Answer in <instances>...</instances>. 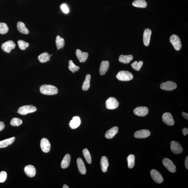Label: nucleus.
<instances>
[{
  "label": "nucleus",
  "mask_w": 188,
  "mask_h": 188,
  "mask_svg": "<svg viewBox=\"0 0 188 188\" xmlns=\"http://www.w3.org/2000/svg\"><path fill=\"white\" fill-rule=\"evenodd\" d=\"M148 113V109L146 107H138L136 108L134 111V114L140 116H145Z\"/></svg>",
  "instance_id": "13"
},
{
  "label": "nucleus",
  "mask_w": 188,
  "mask_h": 188,
  "mask_svg": "<svg viewBox=\"0 0 188 188\" xmlns=\"http://www.w3.org/2000/svg\"><path fill=\"white\" fill-rule=\"evenodd\" d=\"M5 127V125L4 123L2 122H0V132L3 130Z\"/></svg>",
  "instance_id": "40"
},
{
  "label": "nucleus",
  "mask_w": 188,
  "mask_h": 188,
  "mask_svg": "<svg viewBox=\"0 0 188 188\" xmlns=\"http://www.w3.org/2000/svg\"><path fill=\"white\" fill-rule=\"evenodd\" d=\"M7 177V174L5 171H1L0 172V183H3L6 180Z\"/></svg>",
  "instance_id": "38"
},
{
  "label": "nucleus",
  "mask_w": 188,
  "mask_h": 188,
  "mask_svg": "<svg viewBox=\"0 0 188 188\" xmlns=\"http://www.w3.org/2000/svg\"><path fill=\"white\" fill-rule=\"evenodd\" d=\"M40 93L47 95H54L57 94L58 89L55 86L50 85H43L40 88Z\"/></svg>",
  "instance_id": "1"
},
{
  "label": "nucleus",
  "mask_w": 188,
  "mask_h": 188,
  "mask_svg": "<svg viewBox=\"0 0 188 188\" xmlns=\"http://www.w3.org/2000/svg\"><path fill=\"white\" fill-rule=\"evenodd\" d=\"M182 116L185 119H187L188 120V113H186L184 112H183L182 113Z\"/></svg>",
  "instance_id": "42"
},
{
  "label": "nucleus",
  "mask_w": 188,
  "mask_h": 188,
  "mask_svg": "<svg viewBox=\"0 0 188 188\" xmlns=\"http://www.w3.org/2000/svg\"><path fill=\"white\" fill-rule=\"evenodd\" d=\"M163 165L169 171L172 173L176 171V166L171 160L168 158H164L162 161Z\"/></svg>",
  "instance_id": "8"
},
{
  "label": "nucleus",
  "mask_w": 188,
  "mask_h": 188,
  "mask_svg": "<svg viewBox=\"0 0 188 188\" xmlns=\"http://www.w3.org/2000/svg\"><path fill=\"white\" fill-rule=\"evenodd\" d=\"M63 188H69V187H68V186L67 185H64L63 186Z\"/></svg>",
  "instance_id": "44"
},
{
  "label": "nucleus",
  "mask_w": 188,
  "mask_h": 188,
  "mask_svg": "<svg viewBox=\"0 0 188 188\" xmlns=\"http://www.w3.org/2000/svg\"><path fill=\"white\" fill-rule=\"evenodd\" d=\"M40 146L42 151L45 153H48L50 152L51 144L49 142L46 138L42 139L40 141Z\"/></svg>",
  "instance_id": "12"
},
{
  "label": "nucleus",
  "mask_w": 188,
  "mask_h": 188,
  "mask_svg": "<svg viewBox=\"0 0 188 188\" xmlns=\"http://www.w3.org/2000/svg\"><path fill=\"white\" fill-rule=\"evenodd\" d=\"M106 108L108 109H114L118 107L119 103L114 97H110L106 102Z\"/></svg>",
  "instance_id": "6"
},
{
  "label": "nucleus",
  "mask_w": 188,
  "mask_h": 188,
  "mask_svg": "<svg viewBox=\"0 0 188 188\" xmlns=\"http://www.w3.org/2000/svg\"><path fill=\"white\" fill-rule=\"evenodd\" d=\"M101 164L102 171L103 172H106L109 166L108 160L106 156H103L101 158Z\"/></svg>",
  "instance_id": "22"
},
{
  "label": "nucleus",
  "mask_w": 188,
  "mask_h": 188,
  "mask_svg": "<svg viewBox=\"0 0 188 188\" xmlns=\"http://www.w3.org/2000/svg\"><path fill=\"white\" fill-rule=\"evenodd\" d=\"M36 111V107L34 106L25 105L20 107L17 113L21 115H25L29 113L35 112Z\"/></svg>",
  "instance_id": "3"
},
{
  "label": "nucleus",
  "mask_w": 188,
  "mask_h": 188,
  "mask_svg": "<svg viewBox=\"0 0 188 188\" xmlns=\"http://www.w3.org/2000/svg\"><path fill=\"white\" fill-rule=\"evenodd\" d=\"M77 163L80 173L82 175H85L86 173V169L83 161L81 158H78L77 160Z\"/></svg>",
  "instance_id": "21"
},
{
  "label": "nucleus",
  "mask_w": 188,
  "mask_h": 188,
  "mask_svg": "<svg viewBox=\"0 0 188 188\" xmlns=\"http://www.w3.org/2000/svg\"><path fill=\"white\" fill-rule=\"evenodd\" d=\"M171 150L174 154H179L183 152V148L179 142L172 141L171 142Z\"/></svg>",
  "instance_id": "7"
},
{
  "label": "nucleus",
  "mask_w": 188,
  "mask_h": 188,
  "mask_svg": "<svg viewBox=\"0 0 188 188\" xmlns=\"http://www.w3.org/2000/svg\"><path fill=\"white\" fill-rule=\"evenodd\" d=\"M15 140V137H13L11 138L6 139V140L0 141V148H3L11 145L14 142Z\"/></svg>",
  "instance_id": "23"
},
{
  "label": "nucleus",
  "mask_w": 188,
  "mask_h": 188,
  "mask_svg": "<svg viewBox=\"0 0 188 188\" xmlns=\"http://www.w3.org/2000/svg\"><path fill=\"white\" fill-rule=\"evenodd\" d=\"M61 8L63 12L64 13L67 14L69 12V9L67 5L65 4H63L61 6Z\"/></svg>",
  "instance_id": "39"
},
{
  "label": "nucleus",
  "mask_w": 188,
  "mask_h": 188,
  "mask_svg": "<svg viewBox=\"0 0 188 188\" xmlns=\"http://www.w3.org/2000/svg\"><path fill=\"white\" fill-rule=\"evenodd\" d=\"M128 166L130 169H132L134 166L135 156L134 155L130 154L127 158Z\"/></svg>",
  "instance_id": "31"
},
{
  "label": "nucleus",
  "mask_w": 188,
  "mask_h": 188,
  "mask_svg": "<svg viewBox=\"0 0 188 188\" xmlns=\"http://www.w3.org/2000/svg\"><path fill=\"white\" fill-rule=\"evenodd\" d=\"M170 41L176 50H181L182 46L181 39L177 35H172L170 38Z\"/></svg>",
  "instance_id": "4"
},
{
  "label": "nucleus",
  "mask_w": 188,
  "mask_h": 188,
  "mask_svg": "<svg viewBox=\"0 0 188 188\" xmlns=\"http://www.w3.org/2000/svg\"><path fill=\"white\" fill-rule=\"evenodd\" d=\"M177 87V84L175 82L168 81L162 83L161 85V89L164 90L170 91L174 90Z\"/></svg>",
  "instance_id": "5"
},
{
  "label": "nucleus",
  "mask_w": 188,
  "mask_h": 188,
  "mask_svg": "<svg viewBox=\"0 0 188 188\" xmlns=\"http://www.w3.org/2000/svg\"><path fill=\"white\" fill-rule=\"evenodd\" d=\"M152 31L149 29H145L143 34V42L145 46H148L149 45Z\"/></svg>",
  "instance_id": "17"
},
{
  "label": "nucleus",
  "mask_w": 188,
  "mask_h": 188,
  "mask_svg": "<svg viewBox=\"0 0 188 188\" xmlns=\"http://www.w3.org/2000/svg\"><path fill=\"white\" fill-rule=\"evenodd\" d=\"M22 123V121L21 119L17 118H13L11 121L10 124L13 126L18 127Z\"/></svg>",
  "instance_id": "36"
},
{
  "label": "nucleus",
  "mask_w": 188,
  "mask_h": 188,
  "mask_svg": "<svg viewBox=\"0 0 188 188\" xmlns=\"http://www.w3.org/2000/svg\"><path fill=\"white\" fill-rule=\"evenodd\" d=\"M109 67V62L108 61H103L101 62L99 68V72L101 75L106 73Z\"/></svg>",
  "instance_id": "18"
},
{
  "label": "nucleus",
  "mask_w": 188,
  "mask_h": 188,
  "mask_svg": "<svg viewBox=\"0 0 188 188\" xmlns=\"http://www.w3.org/2000/svg\"><path fill=\"white\" fill-rule=\"evenodd\" d=\"M81 123V119L78 116H74L70 121L69 126L72 129H76L80 126Z\"/></svg>",
  "instance_id": "19"
},
{
  "label": "nucleus",
  "mask_w": 188,
  "mask_h": 188,
  "mask_svg": "<svg viewBox=\"0 0 188 188\" xmlns=\"http://www.w3.org/2000/svg\"><path fill=\"white\" fill-rule=\"evenodd\" d=\"M151 176L153 179L158 183H161L163 181V179L159 172L155 169H152L150 172Z\"/></svg>",
  "instance_id": "9"
},
{
  "label": "nucleus",
  "mask_w": 188,
  "mask_h": 188,
  "mask_svg": "<svg viewBox=\"0 0 188 188\" xmlns=\"http://www.w3.org/2000/svg\"><path fill=\"white\" fill-rule=\"evenodd\" d=\"M91 76L90 74L86 76L85 80L82 85V89L84 91H87L90 87V82Z\"/></svg>",
  "instance_id": "28"
},
{
  "label": "nucleus",
  "mask_w": 188,
  "mask_h": 188,
  "mask_svg": "<svg viewBox=\"0 0 188 188\" xmlns=\"http://www.w3.org/2000/svg\"><path fill=\"white\" fill-rule=\"evenodd\" d=\"M119 128L117 127H114L107 131L106 133L105 137L107 139L112 138L118 132Z\"/></svg>",
  "instance_id": "20"
},
{
  "label": "nucleus",
  "mask_w": 188,
  "mask_h": 188,
  "mask_svg": "<svg viewBox=\"0 0 188 188\" xmlns=\"http://www.w3.org/2000/svg\"><path fill=\"white\" fill-rule=\"evenodd\" d=\"M16 45L12 40H9L3 43L2 44L1 48L4 51L9 53L12 50L15 48Z\"/></svg>",
  "instance_id": "11"
},
{
  "label": "nucleus",
  "mask_w": 188,
  "mask_h": 188,
  "mask_svg": "<svg viewBox=\"0 0 188 188\" xmlns=\"http://www.w3.org/2000/svg\"><path fill=\"white\" fill-rule=\"evenodd\" d=\"M76 55L80 62H85L89 56V54L87 53L82 52L79 49L76 50Z\"/></svg>",
  "instance_id": "15"
},
{
  "label": "nucleus",
  "mask_w": 188,
  "mask_h": 188,
  "mask_svg": "<svg viewBox=\"0 0 188 188\" xmlns=\"http://www.w3.org/2000/svg\"><path fill=\"white\" fill-rule=\"evenodd\" d=\"M162 119L163 122L169 126H173L175 124L173 117L170 113H164L162 115Z\"/></svg>",
  "instance_id": "10"
},
{
  "label": "nucleus",
  "mask_w": 188,
  "mask_h": 188,
  "mask_svg": "<svg viewBox=\"0 0 188 188\" xmlns=\"http://www.w3.org/2000/svg\"><path fill=\"white\" fill-rule=\"evenodd\" d=\"M143 64V62L142 61H140L139 62L135 61L131 64V66L135 70L139 71L142 67Z\"/></svg>",
  "instance_id": "34"
},
{
  "label": "nucleus",
  "mask_w": 188,
  "mask_h": 188,
  "mask_svg": "<svg viewBox=\"0 0 188 188\" xmlns=\"http://www.w3.org/2000/svg\"><path fill=\"white\" fill-rule=\"evenodd\" d=\"M25 174L30 178L34 177L36 175V170L34 166L29 165L25 166L24 169Z\"/></svg>",
  "instance_id": "16"
},
{
  "label": "nucleus",
  "mask_w": 188,
  "mask_h": 188,
  "mask_svg": "<svg viewBox=\"0 0 188 188\" xmlns=\"http://www.w3.org/2000/svg\"><path fill=\"white\" fill-rule=\"evenodd\" d=\"M19 48L21 50H25L29 46L28 43L22 40H19L17 42Z\"/></svg>",
  "instance_id": "37"
},
{
  "label": "nucleus",
  "mask_w": 188,
  "mask_h": 188,
  "mask_svg": "<svg viewBox=\"0 0 188 188\" xmlns=\"http://www.w3.org/2000/svg\"><path fill=\"white\" fill-rule=\"evenodd\" d=\"M9 31L7 25L4 23H0V34H6Z\"/></svg>",
  "instance_id": "35"
},
{
  "label": "nucleus",
  "mask_w": 188,
  "mask_h": 188,
  "mask_svg": "<svg viewBox=\"0 0 188 188\" xmlns=\"http://www.w3.org/2000/svg\"><path fill=\"white\" fill-rule=\"evenodd\" d=\"M17 30L20 32L24 34H28L29 31L27 29L24 23L21 22H18L17 23Z\"/></svg>",
  "instance_id": "25"
},
{
  "label": "nucleus",
  "mask_w": 188,
  "mask_h": 188,
  "mask_svg": "<svg viewBox=\"0 0 188 188\" xmlns=\"http://www.w3.org/2000/svg\"><path fill=\"white\" fill-rule=\"evenodd\" d=\"M133 6L139 8H145L147 6L146 1L145 0H135L132 3Z\"/></svg>",
  "instance_id": "29"
},
{
  "label": "nucleus",
  "mask_w": 188,
  "mask_h": 188,
  "mask_svg": "<svg viewBox=\"0 0 188 188\" xmlns=\"http://www.w3.org/2000/svg\"><path fill=\"white\" fill-rule=\"evenodd\" d=\"M71 160V156L69 154H67L64 156L61 163V167L63 169H66L69 166Z\"/></svg>",
  "instance_id": "24"
},
{
  "label": "nucleus",
  "mask_w": 188,
  "mask_h": 188,
  "mask_svg": "<svg viewBox=\"0 0 188 188\" xmlns=\"http://www.w3.org/2000/svg\"><path fill=\"white\" fill-rule=\"evenodd\" d=\"M150 132L148 130H142L137 131L135 133L134 136L137 138H145L150 136Z\"/></svg>",
  "instance_id": "14"
},
{
  "label": "nucleus",
  "mask_w": 188,
  "mask_h": 188,
  "mask_svg": "<svg viewBox=\"0 0 188 188\" xmlns=\"http://www.w3.org/2000/svg\"><path fill=\"white\" fill-rule=\"evenodd\" d=\"M52 56V54L50 55L48 53L44 52L39 55L38 58L41 63H45L48 62L50 60L51 56Z\"/></svg>",
  "instance_id": "27"
},
{
  "label": "nucleus",
  "mask_w": 188,
  "mask_h": 188,
  "mask_svg": "<svg viewBox=\"0 0 188 188\" xmlns=\"http://www.w3.org/2000/svg\"><path fill=\"white\" fill-rule=\"evenodd\" d=\"M83 154L85 160L87 163L90 164L91 163V158L89 150L87 148H85L83 150Z\"/></svg>",
  "instance_id": "33"
},
{
  "label": "nucleus",
  "mask_w": 188,
  "mask_h": 188,
  "mask_svg": "<svg viewBox=\"0 0 188 188\" xmlns=\"http://www.w3.org/2000/svg\"><path fill=\"white\" fill-rule=\"evenodd\" d=\"M56 42V47L58 50L63 48L65 44L64 39L61 38L59 35L57 36Z\"/></svg>",
  "instance_id": "30"
},
{
  "label": "nucleus",
  "mask_w": 188,
  "mask_h": 188,
  "mask_svg": "<svg viewBox=\"0 0 188 188\" xmlns=\"http://www.w3.org/2000/svg\"><path fill=\"white\" fill-rule=\"evenodd\" d=\"M185 166L186 169H188V156H187L185 160Z\"/></svg>",
  "instance_id": "43"
},
{
  "label": "nucleus",
  "mask_w": 188,
  "mask_h": 188,
  "mask_svg": "<svg viewBox=\"0 0 188 188\" xmlns=\"http://www.w3.org/2000/svg\"><path fill=\"white\" fill-rule=\"evenodd\" d=\"M68 68L73 73H75L76 72L78 71L80 69L79 67L76 66L75 64H74L72 60H70L69 61Z\"/></svg>",
  "instance_id": "32"
},
{
  "label": "nucleus",
  "mask_w": 188,
  "mask_h": 188,
  "mask_svg": "<svg viewBox=\"0 0 188 188\" xmlns=\"http://www.w3.org/2000/svg\"><path fill=\"white\" fill-rule=\"evenodd\" d=\"M116 77L119 81H127L132 80L134 77V76L130 72L121 71L117 74Z\"/></svg>",
  "instance_id": "2"
},
{
  "label": "nucleus",
  "mask_w": 188,
  "mask_h": 188,
  "mask_svg": "<svg viewBox=\"0 0 188 188\" xmlns=\"http://www.w3.org/2000/svg\"><path fill=\"white\" fill-rule=\"evenodd\" d=\"M183 134L184 136H186L188 134V129L187 128H184L182 130Z\"/></svg>",
  "instance_id": "41"
},
{
  "label": "nucleus",
  "mask_w": 188,
  "mask_h": 188,
  "mask_svg": "<svg viewBox=\"0 0 188 188\" xmlns=\"http://www.w3.org/2000/svg\"><path fill=\"white\" fill-rule=\"evenodd\" d=\"M133 59V56L132 55L127 56H123V55H121L119 58V61L125 64L129 63Z\"/></svg>",
  "instance_id": "26"
}]
</instances>
